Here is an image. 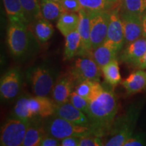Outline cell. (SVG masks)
<instances>
[{
	"label": "cell",
	"mask_w": 146,
	"mask_h": 146,
	"mask_svg": "<svg viewBox=\"0 0 146 146\" xmlns=\"http://www.w3.org/2000/svg\"><path fill=\"white\" fill-rule=\"evenodd\" d=\"M60 143L61 140L46 133L41 140L39 146H60Z\"/></svg>",
	"instance_id": "cell-35"
},
{
	"label": "cell",
	"mask_w": 146,
	"mask_h": 146,
	"mask_svg": "<svg viewBox=\"0 0 146 146\" xmlns=\"http://www.w3.org/2000/svg\"><path fill=\"white\" fill-rule=\"evenodd\" d=\"M101 72V68L91 56L78 57L69 72L77 84L87 80L100 81Z\"/></svg>",
	"instance_id": "cell-7"
},
{
	"label": "cell",
	"mask_w": 146,
	"mask_h": 146,
	"mask_svg": "<svg viewBox=\"0 0 146 146\" xmlns=\"http://www.w3.org/2000/svg\"><path fill=\"white\" fill-rule=\"evenodd\" d=\"M29 23L43 17L41 12L40 0H20Z\"/></svg>",
	"instance_id": "cell-30"
},
{
	"label": "cell",
	"mask_w": 146,
	"mask_h": 146,
	"mask_svg": "<svg viewBox=\"0 0 146 146\" xmlns=\"http://www.w3.org/2000/svg\"><path fill=\"white\" fill-rule=\"evenodd\" d=\"M29 103L35 116L45 118L54 114L57 105L48 96H36L29 98Z\"/></svg>",
	"instance_id": "cell-16"
},
{
	"label": "cell",
	"mask_w": 146,
	"mask_h": 146,
	"mask_svg": "<svg viewBox=\"0 0 146 146\" xmlns=\"http://www.w3.org/2000/svg\"><path fill=\"white\" fill-rule=\"evenodd\" d=\"M14 117L25 120H31L35 117L29 104V98L23 97L16 102L14 108Z\"/></svg>",
	"instance_id": "cell-28"
},
{
	"label": "cell",
	"mask_w": 146,
	"mask_h": 146,
	"mask_svg": "<svg viewBox=\"0 0 146 146\" xmlns=\"http://www.w3.org/2000/svg\"><path fill=\"white\" fill-rule=\"evenodd\" d=\"M79 22L77 31L81 40V49L78 56H91L92 48L91 43V18L89 12L84 9L78 12Z\"/></svg>",
	"instance_id": "cell-15"
},
{
	"label": "cell",
	"mask_w": 146,
	"mask_h": 146,
	"mask_svg": "<svg viewBox=\"0 0 146 146\" xmlns=\"http://www.w3.org/2000/svg\"><path fill=\"white\" fill-rule=\"evenodd\" d=\"M118 52L115 47L107 41L92 51L91 57L101 68L117 57Z\"/></svg>",
	"instance_id": "cell-18"
},
{
	"label": "cell",
	"mask_w": 146,
	"mask_h": 146,
	"mask_svg": "<svg viewBox=\"0 0 146 146\" xmlns=\"http://www.w3.org/2000/svg\"><path fill=\"white\" fill-rule=\"evenodd\" d=\"M78 1L82 9L89 13L110 11L117 5L110 3L108 0H78Z\"/></svg>",
	"instance_id": "cell-27"
},
{
	"label": "cell",
	"mask_w": 146,
	"mask_h": 146,
	"mask_svg": "<svg viewBox=\"0 0 146 146\" xmlns=\"http://www.w3.org/2000/svg\"><path fill=\"white\" fill-rule=\"evenodd\" d=\"M76 83V81L70 73L58 78L52 91V100L56 105H61L69 102Z\"/></svg>",
	"instance_id": "cell-12"
},
{
	"label": "cell",
	"mask_w": 146,
	"mask_h": 146,
	"mask_svg": "<svg viewBox=\"0 0 146 146\" xmlns=\"http://www.w3.org/2000/svg\"><path fill=\"white\" fill-rule=\"evenodd\" d=\"M120 14L123 25L125 45L135 41L143 35L141 16L120 10Z\"/></svg>",
	"instance_id": "cell-11"
},
{
	"label": "cell",
	"mask_w": 146,
	"mask_h": 146,
	"mask_svg": "<svg viewBox=\"0 0 146 146\" xmlns=\"http://www.w3.org/2000/svg\"><path fill=\"white\" fill-rule=\"evenodd\" d=\"M52 1H59V2H60V1H61V0H52Z\"/></svg>",
	"instance_id": "cell-40"
},
{
	"label": "cell",
	"mask_w": 146,
	"mask_h": 146,
	"mask_svg": "<svg viewBox=\"0 0 146 146\" xmlns=\"http://www.w3.org/2000/svg\"><path fill=\"white\" fill-rule=\"evenodd\" d=\"M127 95H133L141 92L146 89V70L139 69L131 73L122 81Z\"/></svg>",
	"instance_id": "cell-17"
},
{
	"label": "cell",
	"mask_w": 146,
	"mask_h": 146,
	"mask_svg": "<svg viewBox=\"0 0 146 146\" xmlns=\"http://www.w3.org/2000/svg\"><path fill=\"white\" fill-rule=\"evenodd\" d=\"M108 1L110 3H113L114 5H118V4H119L121 0H108Z\"/></svg>",
	"instance_id": "cell-39"
},
{
	"label": "cell",
	"mask_w": 146,
	"mask_h": 146,
	"mask_svg": "<svg viewBox=\"0 0 146 146\" xmlns=\"http://www.w3.org/2000/svg\"><path fill=\"white\" fill-rule=\"evenodd\" d=\"M7 43L12 56L17 58L25 56L28 52L31 45V33L29 31L28 27L9 22Z\"/></svg>",
	"instance_id": "cell-5"
},
{
	"label": "cell",
	"mask_w": 146,
	"mask_h": 146,
	"mask_svg": "<svg viewBox=\"0 0 146 146\" xmlns=\"http://www.w3.org/2000/svg\"><path fill=\"white\" fill-rule=\"evenodd\" d=\"M81 137L70 136L61 139V146H79Z\"/></svg>",
	"instance_id": "cell-36"
},
{
	"label": "cell",
	"mask_w": 146,
	"mask_h": 146,
	"mask_svg": "<svg viewBox=\"0 0 146 146\" xmlns=\"http://www.w3.org/2000/svg\"><path fill=\"white\" fill-rule=\"evenodd\" d=\"M81 49V40L77 30L74 31L65 36V47L64 51V58L70 60L79 55Z\"/></svg>",
	"instance_id": "cell-23"
},
{
	"label": "cell",
	"mask_w": 146,
	"mask_h": 146,
	"mask_svg": "<svg viewBox=\"0 0 146 146\" xmlns=\"http://www.w3.org/2000/svg\"><path fill=\"white\" fill-rule=\"evenodd\" d=\"M78 22V13L64 12L58 18L56 23V27L62 34V35L66 36L70 33L77 30Z\"/></svg>",
	"instance_id": "cell-22"
},
{
	"label": "cell",
	"mask_w": 146,
	"mask_h": 146,
	"mask_svg": "<svg viewBox=\"0 0 146 146\" xmlns=\"http://www.w3.org/2000/svg\"><path fill=\"white\" fill-rule=\"evenodd\" d=\"M91 18V43L92 51L106 41L110 21V11L89 13Z\"/></svg>",
	"instance_id": "cell-8"
},
{
	"label": "cell",
	"mask_w": 146,
	"mask_h": 146,
	"mask_svg": "<svg viewBox=\"0 0 146 146\" xmlns=\"http://www.w3.org/2000/svg\"><path fill=\"white\" fill-rule=\"evenodd\" d=\"M54 115L62 118L74 125L90 127V121L87 114L74 107L70 102L57 106Z\"/></svg>",
	"instance_id": "cell-13"
},
{
	"label": "cell",
	"mask_w": 146,
	"mask_h": 146,
	"mask_svg": "<svg viewBox=\"0 0 146 146\" xmlns=\"http://www.w3.org/2000/svg\"><path fill=\"white\" fill-rule=\"evenodd\" d=\"M146 145V137L143 133H139L133 134L127 141L124 146H143Z\"/></svg>",
	"instance_id": "cell-34"
},
{
	"label": "cell",
	"mask_w": 146,
	"mask_h": 146,
	"mask_svg": "<svg viewBox=\"0 0 146 146\" xmlns=\"http://www.w3.org/2000/svg\"><path fill=\"white\" fill-rule=\"evenodd\" d=\"M60 3L62 7L64 12L78 13L82 9L78 0H61Z\"/></svg>",
	"instance_id": "cell-33"
},
{
	"label": "cell",
	"mask_w": 146,
	"mask_h": 146,
	"mask_svg": "<svg viewBox=\"0 0 146 146\" xmlns=\"http://www.w3.org/2000/svg\"><path fill=\"white\" fill-rule=\"evenodd\" d=\"M136 68H138L139 69H143V70H146V52L145 54L143 55V56L141 59L139 60V61L135 65Z\"/></svg>",
	"instance_id": "cell-37"
},
{
	"label": "cell",
	"mask_w": 146,
	"mask_h": 146,
	"mask_svg": "<svg viewBox=\"0 0 146 146\" xmlns=\"http://www.w3.org/2000/svg\"><path fill=\"white\" fill-rule=\"evenodd\" d=\"M141 108V106L139 103L131 105L125 114L114 120L109 131L111 137L104 145L124 146L125 142L134 134Z\"/></svg>",
	"instance_id": "cell-2"
},
{
	"label": "cell",
	"mask_w": 146,
	"mask_h": 146,
	"mask_svg": "<svg viewBox=\"0 0 146 146\" xmlns=\"http://www.w3.org/2000/svg\"><path fill=\"white\" fill-rule=\"evenodd\" d=\"M103 88L104 87L99 81L87 80L78 83L75 88V91L76 94L85 98L89 101Z\"/></svg>",
	"instance_id": "cell-26"
},
{
	"label": "cell",
	"mask_w": 146,
	"mask_h": 146,
	"mask_svg": "<svg viewBox=\"0 0 146 146\" xmlns=\"http://www.w3.org/2000/svg\"><path fill=\"white\" fill-rule=\"evenodd\" d=\"M118 110L117 97L112 89L104 87L89 100L86 114L90 121L93 134L101 137L106 133L109 132Z\"/></svg>",
	"instance_id": "cell-1"
},
{
	"label": "cell",
	"mask_w": 146,
	"mask_h": 146,
	"mask_svg": "<svg viewBox=\"0 0 146 146\" xmlns=\"http://www.w3.org/2000/svg\"><path fill=\"white\" fill-rule=\"evenodd\" d=\"M43 123L39 119L33 118L31 120V123L27 129L23 146H39L41 140L46 135Z\"/></svg>",
	"instance_id": "cell-20"
},
{
	"label": "cell",
	"mask_w": 146,
	"mask_h": 146,
	"mask_svg": "<svg viewBox=\"0 0 146 146\" xmlns=\"http://www.w3.org/2000/svg\"><path fill=\"white\" fill-rule=\"evenodd\" d=\"M41 15L50 22L58 21L64 10L59 1L52 0H40Z\"/></svg>",
	"instance_id": "cell-24"
},
{
	"label": "cell",
	"mask_w": 146,
	"mask_h": 146,
	"mask_svg": "<svg viewBox=\"0 0 146 146\" xmlns=\"http://www.w3.org/2000/svg\"><path fill=\"white\" fill-rule=\"evenodd\" d=\"M120 10L142 16L146 13V0H121Z\"/></svg>",
	"instance_id": "cell-29"
},
{
	"label": "cell",
	"mask_w": 146,
	"mask_h": 146,
	"mask_svg": "<svg viewBox=\"0 0 146 146\" xmlns=\"http://www.w3.org/2000/svg\"><path fill=\"white\" fill-rule=\"evenodd\" d=\"M102 72L106 82L110 86H116L121 81L119 64L116 58L102 67Z\"/></svg>",
	"instance_id": "cell-25"
},
{
	"label": "cell",
	"mask_w": 146,
	"mask_h": 146,
	"mask_svg": "<svg viewBox=\"0 0 146 146\" xmlns=\"http://www.w3.org/2000/svg\"><path fill=\"white\" fill-rule=\"evenodd\" d=\"M106 41L117 50L118 52L125 45L123 25L120 14V3L110 10V21Z\"/></svg>",
	"instance_id": "cell-9"
},
{
	"label": "cell",
	"mask_w": 146,
	"mask_h": 146,
	"mask_svg": "<svg viewBox=\"0 0 146 146\" xmlns=\"http://www.w3.org/2000/svg\"><path fill=\"white\" fill-rule=\"evenodd\" d=\"M26 76L36 96H48L58 78L56 70L45 64L29 68Z\"/></svg>",
	"instance_id": "cell-3"
},
{
	"label": "cell",
	"mask_w": 146,
	"mask_h": 146,
	"mask_svg": "<svg viewBox=\"0 0 146 146\" xmlns=\"http://www.w3.org/2000/svg\"><path fill=\"white\" fill-rule=\"evenodd\" d=\"M69 102L74 107L79 109L80 110L83 111V112H85L86 114L89 106V101L87 99H85V98H83V97L76 94L75 91H73L72 94H71Z\"/></svg>",
	"instance_id": "cell-31"
},
{
	"label": "cell",
	"mask_w": 146,
	"mask_h": 146,
	"mask_svg": "<svg viewBox=\"0 0 146 146\" xmlns=\"http://www.w3.org/2000/svg\"><path fill=\"white\" fill-rule=\"evenodd\" d=\"M31 120L14 117L7 120L1 128L0 145L1 146L23 145Z\"/></svg>",
	"instance_id": "cell-6"
},
{
	"label": "cell",
	"mask_w": 146,
	"mask_h": 146,
	"mask_svg": "<svg viewBox=\"0 0 146 146\" xmlns=\"http://www.w3.org/2000/svg\"><path fill=\"white\" fill-rule=\"evenodd\" d=\"M100 137L94 135H87L81 137L79 146H100L104 145Z\"/></svg>",
	"instance_id": "cell-32"
},
{
	"label": "cell",
	"mask_w": 146,
	"mask_h": 146,
	"mask_svg": "<svg viewBox=\"0 0 146 146\" xmlns=\"http://www.w3.org/2000/svg\"><path fill=\"white\" fill-rule=\"evenodd\" d=\"M3 1L9 22L19 23L28 27L30 23L20 0H3Z\"/></svg>",
	"instance_id": "cell-19"
},
{
	"label": "cell",
	"mask_w": 146,
	"mask_h": 146,
	"mask_svg": "<svg viewBox=\"0 0 146 146\" xmlns=\"http://www.w3.org/2000/svg\"><path fill=\"white\" fill-rule=\"evenodd\" d=\"M120 55V60L127 64L135 66L146 52V39L143 36L125 45Z\"/></svg>",
	"instance_id": "cell-14"
},
{
	"label": "cell",
	"mask_w": 146,
	"mask_h": 146,
	"mask_svg": "<svg viewBox=\"0 0 146 146\" xmlns=\"http://www.w3.org/2000/svg\"><path fill=\"white\" fill-rule=\"evenodd\" d=\"M32 29L36 39L41 43H45L51 39L54 29L50 21L41 17L32 22Z\"/></svg>",
	"instance_id": "cell-21"
},
{
	"label": "cell",
	"mask_w": 146,
	"mask_h": 146,
	"mask_svg": "<svg viewBox=\"0 0 146 146\" xmlns=\"http://www.w3.org/2000/svg\"><path fill=\"white\" fill-rule=\"evenodd\" d=\"M23 84L21 70L18 68L9 70L1 76L0 81V95L2 100H11L19 94Z\"/></svg>",
	"instance_id": "cell-10"
},
{
	"label": "cell",
	"mask_w": 146,
	"mask_h": 146,
	"mask_svg": "<svg viewBox=\"0 0 146 146\" xmlns=\"http://www.w3.org/2000/svg\"><path fill=\"white\" fill-rule=\"evenodd\" d=\"M48 117V119L43 123V125L47 134L58 139L61 140L70 136L83 137L94 135L90 127L74 125L56 115Z\"/></svg>",
	"instance_id": "cell-4"
},
{
	"label": "cell",
	"mask_w": 146,
	"mask_h": 146,
	"mask_svg": "<svg viewBox=\"0 0 146 146\" xmlns=\"http://www.w3.org/2000/svg\"><path fill=\"white\" fill-rule=\"evenodd\" d=\"M142 29H143V35L142 36L146 39V13L141 16Z\"/></svg>",
	"instance_id": "cell-38"
}]
</instances>
